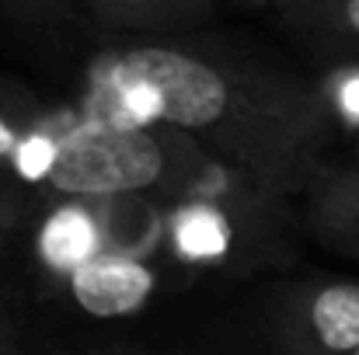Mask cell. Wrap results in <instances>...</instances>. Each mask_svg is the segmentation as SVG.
Masks as SVG:
<instances>
[{"label": "cell", "mask_w": 359, "mask_h": 355, "mask_svg": "<svg viewBox=\"0 0 359 355\" xmlns=\"http://www.w3.org/2000/svg\"><path fill=\"white\" fill-rule=\"evenodd\" d=\"M88 116L185 132L272 188L314 174L325 129L318 98L297 81L175 42L98 53L88 63Z\"/></svg>", "instance_id": "6da1fadb"}, {"label": "cell", "mask_w": 359, "mask_h": 355, "mask_svg": "<svg viewBox=\"0 0 359 355\" xmlns=\"http://www.w3.org/2000/svg\"><path fill=\"white\" fill-rule=\"evenodd\" d=\"M185 132L143 122L84 116L56 132L53 160L42 185L63 199H119L189 188L213 160Z\"/></svg>", "instance_id": "7a4b0ae2"}, {"label": "cell", "mask_w": 359, "mask_h": 355, "mask_svg": "<svg viewBox=\"0 0 359 355\" xmlns=\"http://www.w3.org/2000/svg\"><path fill=\"white\" fill-rule=\"evenodd\" d=\"M290 338L304 355H353L359 349V282L304 289L290 314Z\"/></svg>", "instance_id": "3957f363"}, {"label": "cell", "mask_w": 359, "mask_h": 355, "mask_svg": "<svg viewBox=\"0 0 359 355\" xmlns=\"http://www.w3.org/2000/svg\"><path fill=\"white\" fill-rule=\"evenodd\" d=\"M63 282L74 303L91 317H126L154 296V268L122 251L95 254Z\"/></svg>", "instance_id": "277c9868"}, {"label": "cell", "mask_w": 359, "mask_h": 355, "mask_svg": "<svg viewBox=\"0 0 359 355\" xmlns=\"http://www.w3.org/2000/svg\"><path fill=\"white\" fill-rule=\"evenodd\" d=\"M88 202L91 199H63V206H56L39 230L42 265L63 279L74 268H81L84 261H91L95 254L109 251L105 223L98 220V213Z\"/></svg>", "instance_id": "5b68a950"}, {"label": "cell", "mask_w": 359, "mask_h": 355, "mask_svg": "<svg viewBox=\"0 0 359 355\" xmlns=\"http://www.w3.org/2000/svg\"><path fill=\"white\" fill-rule=\"evenodd\" d=\"M314 230L342 251L359 254V171H321L311 185Z\"/></svg>", "instance_id": "8992f818"}, {"label": "cell", "mask_w": 359, "mask_h": 355, "mask_svg": "<svg viewBox=\"0 0 359 355\" xmlns=\"http://www.w3.org/2000/svg\"><path fill=\"white\" fill-rule=\"evenodd\" d=\"M171 234H175V247L182 258L189 261H213L220 254H227L234 230L227 223V213L213 202H189L175 213V223H171Z\"/></svg>", "instance_id": "52a82bcc"}, {"label": "cell", "mask_w": 359, "mask_h": 355, "mask_svg": "<svg viewBox=\"0 0 359 355\" xmlns=\"http://www.w3.org/2000/svg\"><path fill=\"white\" fill-rule=\"evenodd\" d=\"M206 0H88V7L95 14H102L112 25H133V28H147V25H171L182 21L189 14H196Z\"/></svg>", "instance_id": "ba28073f"}, {"label": "cell", "mask_w": 359, "mask_h": 355, "mask_svg": "<svg viewBox=\"0 0 359 355\" xmlns=\"http://www.w3.org/2000/svg\"><path fill=\"white\" fill-rule=\"evenodd\" d=\"M318 7L335 32L359 39V0H321Z\"/></svg>", "instance_id": "9c48e42d"}, {"label": "cell", "mask_w": 359, "mask_h": 355, "mask_svg": "<svg viewBox=\"0 0 359 355\" xmlns=\"http://www.w3.org/2000/svg\"><path fill=\"white\" fill-rule=\"evenodd\" d=\"M25 136H28V132H25L14 118L7 116V112H0V160H11V164H14V157H18Z\"/></svg>", "instance_id": "30bf717a"}, {"label": "cell", "mask_w": 359, "mask_h": 355, "mask_svg": "<svg viewBox=\"0 0 359 355\" xmlns=\"http://www.w3.org/2000/svg\"><path fill=\"white\" fill-rule=\"evenodd\" d=\"M0 355H11V342H7V328L0 324Z\"/></svg>", "instance_id": "8fae6325"}, {"label": "cell", "mask_w": 359, "mask_h": 355, "mask_svg": "<svg viewBox=\"0 0 359 355\" xmlns=\"http://www.w3.org/2000/svg\"><path fill=\"white\" fill-rule=\"evenodd\" d=\"M286 7H314V4H321V0H283Z\"/></svg>", "instance_id": "7c38bea8"}, {"label": "cell", "mask_w": 359, "mask_h": 355, "mask_svg": "<svg viewBox=\"0 0 359 355\" xmlns=\"http://www.w3.org/2000/svg\"><path fill=\"white\" fill-rule=\"evenodd\" d=\"M248 4H269V0H248Z\"/></svg>", "instance_id": "4fadbf2b"}, {"label": "cell", "mask_w": 359, "mask_h": 355, "mask_svg": "<svg viewBox=\"0 0 359 355\" xmlns=\"http://www.w3.org/2000/svg\"><path fill=\"white\" fill-rule=\"evenodd\" d=\"M28 4H39V0H28Z\"/></svg>", "instance_id": "5bb4252c"}, {"label": "cell", "mask_w": 359, "mask_h": 355, "mask_svg": "<svg viewBox=\"0 0 359 355\" xmlns=\"http://www.w3.org/2000/svg\"><path fill=\"white\" fill-rule=\"evenodd\" d=\"M353 355H359V349H356V352H353Z\"/></svg>", "instance_id": "9a60e30c"}]
</instances>
